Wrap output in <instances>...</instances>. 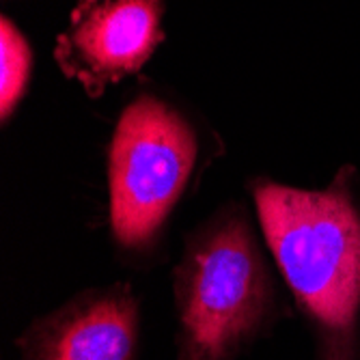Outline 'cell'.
I'll return each mask as SVG.
<instances>
[{
	"instance_id": "obj_2",
	"label": "cell",
	"mask_w": 360,
	"mask_h": 360,
	"mask_svg": "<svg viewBox=\"0 0 360 360\" xmlns=\"http://www.w3.org/2000/svg\"><path fill=\"white\" fill-rule=\"evenodd\" d=\"M173 293L177 360H236L270 328L276 289L240 205L188 236Z\"/></svg>"
},
{
	"instance_id": "obj_1",
	"label": "cell",
	"mask_w": 360,
	"mask_h": 360,
	"mask_svg": "<svg viewBox=\"0 0 360 360\" xmlns=\"http://www.w3.org/2000/svg\"><path fill=\"white\" fill-rule=\"evenodd\" d=\"M339 171L326 190L255 179L264 238L315 337L317 360H360V203Z\"/></svg>"
},
{
	"instance_id": "obj_6",
	"label": "cell",
	"mask_w": 360,
	"mask_h": 360,
	"mask_svg": "<svg viewBox=\"0 0 360 360\" xmlns=\"http://www.w3.org/2000/svg\"><path fill=\"white\" fill-rule=\"evenodd\" d=\"M32 54L22 32L7 18L0 22V117L7 121L26 93Z\"/></svg>"
},
{
	"instance_id": "obj_5",
	"label": "cell",
	"mask_w": 360,
	"mask_h": 360,
	"mask_svg": "<svg viewBox=\"0 0 360 360\" xmlns=\"http://www.w3.org/2000/svg\"><path fill=\"white\" fill-rule=\"evenodd\" d=\"M141 309L127 283L93 287L32 321L22 360H136Z\"/></svg>"
},
{
	"instance_id": "obj_3",
	"label": "cell",
	"mask_w": 360,
	"mask_h": 360,
	"mask_svg": "<svg viewBox=\"0 0 360 360\" xmlns=\"http://www.w3.org/2000/svg\"><path fill=\"white\" fill-rule=\"evenodd\" d=\"M190 123L153 95L129 104L108 151L110 224L127 252H149L160 240L196 165Z\"/></svg>"
},
{
	"instance_id": "obj_4",
	"label": "cell",
	"mask_w": 360,
	"mask_h": 360,
	"mask_svg": "<svg viewBox=\"0 0 360 360\" xmlns=\"http://www.w3.org/2000/svg\"><path fill=\"white\" fill-rule=\"evenodd\" d=\"M162 0H80L54 46L60 72L86 95L139 72L162 41Z\"/></svg>"
}]
</instances>
